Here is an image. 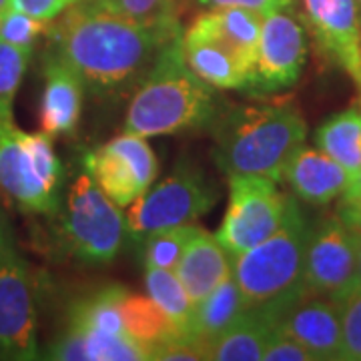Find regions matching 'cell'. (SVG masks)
<instances>
[{
	"instance_id": "6da1fadb",
	"label": "cell",
	"mask_w": 361,
	"mask_h": 361,
	"mask_svg": "<svg viewBox=\"0 0 361 361\" xmlns=\"http://www.w3.org/2000/svg\"><path fill=\"white\" fill-rule=\"evenodd\" d=\"M56 54L90 89L115 92L142 77L157 52L179 37V20L137 23L104 11L97 2H75L52 28Z\"/></svg>"
},
{
	"instance_id": "7a4b0ae2",
	"label": "cell",
	"mask_w": 361,
	"mask_h": 361,
	"mask_svg": "<svg viewBox=\"0 0 361 361\" xmlns=\"http://www.w3.org/2000/svg\"><path fill=\"white\" fill-rule=\"evenodd\" d=\"M305 135V118L289 101L239 106L221 116L215 127V159L227 177L279 180Z\"/></svg>"
},
{
	"instance_id": "3957f363",
	"label": "cell",
	"mask_w": 361,
	"mask_h": 361,
	"mask_svg": "<svg viewBox=\"0 0 361 361\" xmlns=\"http://www.w3.org/2000/svg\"><path fill=\"white\" fill-rule=\"evenodd\" d=\"M215 115L213 87L187 65L180 37L157 52L141 87L130 99L125 133L157 137L203 127Z\"/></svg>"
},
{
	"instance_id": "277c9868",
	"label": "cell",
	"mask_w": 361,
	"mask_h": 361,
	"mask_svg": "<svg viewBox=\"0 0 361 361\" xmlns=\"http://www.w3.org/2000/svg\"><path fill=\"white\" fill-rule=\"evenodd\" d=\"M310 227L297 199L277 231L259 245L233 255V277L249 307L281 301L303 289V261Z\"/></svg>"
},
{
	"instance_id": "5b68a950",
	"label": "cell",
	"mask_w": 361,
	"mask_h": 361,
	"mask_svg": "<svg viewBox=\"0 0 361 361\" xmlns=\"http://www.w3.org/2000/svg\"><path fill=\"white\" fill-rule=\"evenodd\" d=\"M47 133H25L0 118V193L26 213H54L63 165Z\"/></svg>"
},
{
	"instance_id": "8992f818",
	"label": "cell",
	"mask_w": 361,
	"mask_h": 361,
	"mask_svg": "<svg viewBox=\"0 0 361 361\" xmlns=\"http://www.w3.org/2000/svg\"><path fill=\"white\" fill-rule=\"evenodd\" d=\"M63 231L75 257L92 265H104L123 247L127 219L99 183L89 173H82L68 191Z\"/></svg>"
},
{
	"instance_id": "52a82bcc",
	"label": "cell",
	"mask_w": 361,
	"mask_h": 361,
	"mask_svg": "<svg viewBox=\"0 0 361 361\" xmlns=\"http://www.w3.org/2000/svg\"><path fill=\"white\" fill-rule=\"evenodd\" d=\"M217 187L193 165L180 163L155 189L130 203L127 231L133 235L195 223L217 203Z\"/></svg>"
},
{
	"instance_id": "ba28073f",
	"label": "cell",
	"mask_w": 361,
	"mask_h": 361,
	"mask_svg": "<svg viewBox=\"0 0 361 361\" xmlns=\"http://www.w3.org/2000/svg\"><path fill=\"white\" fill-rule=\"evenodd\" d=\"M287 207L289 197L277 189V180L255 175L229 177V205L215 235L231 255H239L281 227Z\"/></svg>"
},
{
	"instance_id": "9c48e42d",
	"label": "cell",
	"mask_w": 361,
	"mask_h": 361,
	"mask_svg": "<svg viewBox=\"0 0 361 361\" xmlns=\"http://www.w3.org/2000/svg\"><path fill=\"white\" fill-rule=\"evenodd\" d=\"M360 283V235L339 215H329L310 227L303 291L341 301Z\"/></svg>"
},
{
	"instance_id": "30bf717a",
	"label": "cell",
	"mask_w": 361,
	"mask_h": 361,
	"mask_svg": "<svg viewBox=\"0 0 361 361\" xmlns=\"http://www.w3.org/2000/svg\"><path fill=\"white\" fill-rule=\"evenodd\" d=\"M0 357H39L32 277L28 265L4 239L0 243Z\"/></svg>"
},
{
	"instance_id": "8fae6325",
	"label": "cell",
	"mask_w": 361,
	"mask_h": 361,
	"mask_svg": "<svg viewBox=\"0 0 361 361\" xmlns=\"http://www.w3.org/2000/svg\"><path fill=\"white\" fill-rule=\"evenodd\" d=\"M85 167L118 207H129L149 191L159 171L157 155L147 137L125 133L92 151Z\"/></svg>"
},
{
	"instance_id": "7c38bea8",
	"label": "cell",
	"mask_w": 361,
	"mask_h": 361,
	"mask_svg": "<svg viewBox=\"0 0 361 361\" xmlns=\"http://www.w3.org/2000/svg\"><path fill=\"white\" fill-rule=\"evenodd\" d=\"M277 329L310 349L315 360H341V305L325 295L299 291L267 303Z\"/></svg>"
},
{
	"instance_id": "4fadbf2b",
	"label": "cell",
	"mask_w": 361,
	"mask_h": 361,
	"mask_svg": "<svg viewBox=\"0 0 361 361\" xmlns=\"http://www.w3.org/2000/svg\"><path fill=\"white\" fill-rule=\"evenodd\" d=\"M307 59L305 28L291 13L275 11L263 16L257 65L251 87L273 92L295 85Z\"/></svg>"
},
{
	"instance_id": "5bb4252c",
	"label": "cell",
	"mask_w": 361,
	"mask_h": 361,
	"mask_svg": "<svg viewBox=\"0 0 361 361\" xmlns=\"http://www.w3.org/2000/svg\"><path fill=\"white\" fill-rule=\"evenodd\" d=\"M180 47L187 65L213 89H247L253 82V73L241 56L215 28L209 14L195 18L180 37Z\"/></svg>"
},
{
	"instance_id": "9a60e30c",
	"label": "cell",
	"mask_w": 361,
	"mask_h": 361,
	"mask_svg": "<svg viewBox=\"0 0 361 361\" xmlns=\"http://www.w3.org/2000/svg\"><path fill=\"white\" fill-rule=\"evenodd\" d=\"M322 51L361 89V20L355 0H303Z\"/></svg>"
},
{
	"instance_id": "2e32d148",
	"label": "cell",
	"mask_w": 361,
	"mask_h": 361,
	"mask_svg": "<svg viewBox=\"0 0 361 361\" xmlns=\"http://www.w3.org/2000/svg\"><path fill=\"white\" fill-rule=\"evenodd\" d=\"M42 75L44 87L40 99V130L49 137L75 133L82 111L85 80L56 52L47 56Z\"/></svg>"
},
{
	"instance_id": "e0dca14e",
	"label": "cell",
	"mask_w": 361,
	"mask_h": 361,
	"mask_svg": "<svg viewBox=\"0 0 361 361\" xmlns=\"http://www.w3.org/2000/svg\"><path fill=\"white\" fill-rule=\"evenodd\" d=\"M281 179L289 183L293 193L310 205H327L345 191L349 175L337 161L322 149L299 147L287 161Z\"/></svg>"
},
{
	"instance_id": "ac0fdd59",
	"label": "cell",
	"mask_w": 361,
	"mask_h": 361,
	"mask_svg": "<svg viewBox=\"0 0 361 361\" xmlns=\"http://www.w3.org/2000/svg\"><path fill=\"white\" fill-rule=\"evenodd\" d=\"M177 277L195 305L213 293L233 273V255L217 235L199 229L177 265Z\"/></svg>"
},
{
	"instance_id": "d6986e66",
	"label": "cell",
	"mask_w": 361,
	"mask_h": 361,
	"mask_svg": "<svg viewBox=\"0 0 361 361\" xmlns=\"http://www.w3.org/2000/svg\"><path fill=\"white\" fill-rule=\"evenodd\" d=\"M277 329L275 313L269 305L249 310L227 327L221 336L205 343V360L217 361H259Z\"/></svg>"
},
{
	"instance_id": "ffe728a7",
	"label": "cell",
	"mask_w": 361,
	"mask_h": 361,
	"mask_svg": "<svg viewBox=\"0 0 361 361\" xmlns=\"http://www.w3.org/2000/svg\"><path fill=\"white\" fill-rule=\"evenodd\" d=\"M247 310L249 305L245 297L231 273L213 293H209L201 303L195 305L191 336L199 337L201 341H209L231 327Z\"/></svg>"
},
{
	"instance_id": "44dd1931",
	"label": "cell",
	"mask_w": 361,
	"mask_h": 361,
	"mask_svg": "<svg viewBox=\"0 0 361 361\" xmlns=\"http://www.w3.org/2000/svg\"><path fill=\"white\" fill-rule=\"evenodd\" d=\"M315 145L345 169L349 179L361 171V109L327 118L315 133Z\"/></svg>"
},
{
	"instance_id": "7402d4cb",
	"label": "cell",
	"mask_w": 361,
	"mask_h": 361,
	"mask_svg": "<svg viewBox=\"0 0 361 361\" xmlns=\"http://www.w3.org/2000/svg\"><path fill=\"white\" fill-rule=\"evenodd\" d=\"M129 293L123 285H109L77 301L71 310V327L109 336H127L123 322V299Z\"/></svg>"
},
{
	"instance_id": "603a6c76",
	"label": "cell",
	"mask_w": 361,
	"mask_h": 361,
	"mask_svg": "<svg viewBox=\"0 0 361 361\" xmlns=\"http://www.w3.org/2000/svg\"><path fill=\"white\" fill-rule=\"evenodd\" d=\"M123 322L127 334L142 343L151 353L163 341L183 336L179 327L167 315V311L151 295H139L129 291L123 299Z\"/></svg>"
},
{
	"instance_id": "cb8c5ba5",
	"label": "cell",
	"mask_w": 361,
	"mask_h": 361,
	"mask_svg": "<svg viewBox=\"0 0 361 361\" xmlns=\"http://www.w3.org/2000/svg\"><path fill=\"white\" fill-rule=\"evenodd\" d=\"M207 14L255 77L263 14L241 6H215L213 11H207Z\"/></svg>"
},
{
	"instance_id": "d4e9b609",
	"label": "cell",
	"mask_w": 361,
	"mask_h": 361,
	"mask_svg": "<svg viewBox=\"0 0 361 361\" xmlns=\"http://www.w3.org/2000/svg\"><path fill=\"white\" fill-rule=\"evenodd\" d=\"M145 283L149 295L167 311L180 334H191V323L195 315V303L180 283L175 271L145 267Z\"/></svg>"
},
{
	"instance_id": "484cf974",
	"label": "cell",
	"mask_w": 361,
	"mask_h": 361,
	"mask_svg": "<svg viewBox=\"0 0 361 361\" xmlns=\"http://www.w3.org/2000/svg\"><path fill=\"white\" fill-rule=\"evenodd\" d=\"M199 229L201 227H197L195 223H189V225L167 227V229L147 233L145 235V245H142L145 267L167 271L177 269L185 249L193 241Z\"/></svg>"
},
{
	"instance_id": "4316f807",
	"label": "cell",
	"mask_w": 361,
	"mask_h": 361,
	"mask_svg": "<svg viewBox=\"0 0 361 361\" xmlns=\"http://www.w3.org/2000/svg\"><path fill=\"white\" fill-rule=\"evenodd\" d=\"M30 52L0 40V118H13V103L25 77Z\"/></svg>"
},
{
	"instance_id": "83f0119b",
	"label": "cell",
	"mask_w": 361,
	"mask_h": 361,
	"mask_svg": "<svg viewBox=\"0 0 361 361\" xmlns=\"http://www.w3.org/2000/svg\"><path fill=\"white\" fill-rule=\"evenodd\" d=\"M109 13L137 23L157 25L177 20V0H94Z\"/></svg>"
},
{
	"instance_id": "f1b7e54d",
	"label": "cell",
	"mask_w": 361,
	"mask_h": 361,
	"mask_svg": "<svg viewBox=\"0 0 361 361\" xmlns=\"http://www.w3.org/2000/svg\"><path fill=\"white\" fill-rule=\"evenodd\" d=\"M49 23L32 18L28 14L8 8L4 14H0V40L18 47L23 51L32 52L37 40L49 32Z\"/></svg>"
},
{
	"instance_id": "f546056e",
	"label": "cell",
	"mask_w": 361,
	"mask_h": 361,
	"mask_svg": "<svg viewBox=\"0 0 361 361\" xmlns=\"http://www.w3.org/2000/svg\"><path fill=\"white\" fill-rule=\"evenodd\" d=\"M341 305V360L361 361V283L339 301Z\"/></svg>"
},
{
	"instance_id": "4dcf8cb0",
	"label": "cell",
	"mask_w": 361,
	"mask_h": 361,
	"mask_svg": "<svg viewBox=\"0 0 361 361\" xmlns=\"http://www.w3.org/2000/svg\"><path fill=\"white\" fill-rule=\"evenodd\" d=\"M151 360L159 361H201L205 360V343L191 334L175 336L157 345Z\"/></svg>"
},
{
	"instance_id": "1f68e13d",
	"label": "cell",
	"mask_w": 361,
	"mask_h": 361,
	"mask_svg": "<svg viewBox=\"0 0 361 361\" xmlns=\"http://www.w3.org/2000/svg\"><path fill=\"white\" fill-rule=\"evenodd\" d=\"M265 361H317L305 345H301L297 339L283 334L281 329H275V334L269 339L265 353Z\"/></svg>"
},
{
	"instance_id": "d6a6232c",
	"label": "cell",
	"mask_w": 361,
	"mask_h": 361,
	"mask_svg": "<svg viewBox=\"0 0 361 361\" xmlns=\"http://www.w3.org/2000/svg\"><path fill=\"white\" fill-rule=\"evenodd\" d=\"M51 360L61 361H89V351H87V336L68 325L65 336L59 337L56 343L51 348Z\"/></svg>"
},
{
	"instance_id": "836d02e7",
	"label": "cell",
	"mask_w": 361,
	"mask_h": 361,
	"mask_svg": "<svg viewBox=\"0 0 361 361\" xmlns=\"http://www.w3.org/2000/svg\"><path fill=\"white\" fill-rule=\"evenodd\" d=\"M75 2L78 0H11V6L14 11H20L32 18L51 23L56 16L68 11Z\"/></svg>"
},
{
	"instance_id": "e575fe53",
	"label": "cell",
	"mask_w": 361,
	"mask_h": 361,
	"mask_svg": "<svg viewBox=\"0 0 361 361\" xmlns=\"http://www.w3.org/2000/svg\"><path fill=\"white\" fill-rule=\"evenodd\" d=\"M337 215L345 221L353 231L361 233V171L348 180V187L341 193V205H339Z\"/></svg>"
},
{
	"instance_id": "d590c367",
	"label": "cell",
	"mask_w": 361,
	"mask_h": 361,
	"mask_svg": "<svg viewBox=\"0 0 361 361\" xmlns=\"http://www.w3.org/2000/svg\"><path fill=\"white\" fill-rule=\"evenodd\" d=\"M201 4L205 6H241V8H249V11H255V13L267 14L275 13V11H285L287 6H291L293 0H199Z\"/></svg>"
},
{
	"instance_id": "8d00e7d4",
	"label": "cell",
	"mask_w": 361,
	"mask_h": 361,
	"mask_svg": "<svg viewBox=\"0 0 361 361\" xmlns=\"http://www.w3.org/2000/svg\"><path fill=\"white\" fill-rule=\"evenodd\" d=\"M8 8H13L11 6V0H0V14H4Z\"/></svg>"
},
{
	"instance_id": "74e56055",
	"label": "cell",
	"mask_w": 361,
	"mask_h": 361,
	"mask_svg": "<svg viewBox=\"0 0 361 361\" xmlns=\"http://www.w3.org/2000/svg\"><path fill=\"white\" fill-rule=\"evenodd\" d=\"M360 235V283H361V233H357Z\"/></svg>"
},
{
	"instance_id": "f35d334b",
	"label": "cell",
	"mask_w": 361,
	"mask_h": 361,
	"mask_svg": "<svg viewBox=\"0 0 361 361\" xmlns=\"http://www.w3.org/2000/svg\"><path fill=\"white\" fill-rule=\"evenodd\" d=\"M357 2V6H360V11H361V0H355Z\"/></svg>"
},
{
	"instance_id": "ab89813d",
	"label": "cell",
	"mask_w": 361,
	"mask_h": 361,
	"mask_svg": "<svg viewBox=\"0 0 361 361\" xmlns=\"http://www.w3.org/2000/svg\"><path fill=\"white\" fill-rule=\"evenodd\" d=\"M0 243H2V235H0Z\"/></svg>"
}]
</instances>
